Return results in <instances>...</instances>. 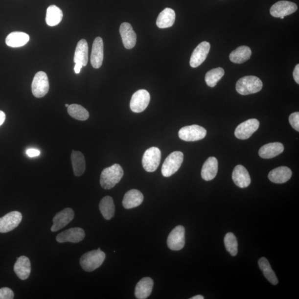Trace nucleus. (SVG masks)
Masks as SVG:
<instances>
[{"label":"nucleus","instance_id":"nucleus-1","mask_svg":"<svg viewBox=\"0 0 299 299\" xmlns=\"http://www.w3.org/2000/svg\"><path fill=\"white\" fill-rule=\"evenodd\" d=\"M123 175V169L119 164L105 168L100 175L101 186L105 189H110L120 182Z\"/></svg>","mask_w":299,"mask_h":299},{"label":"nucleus","instance_id":"nucleus-2","mask_svg":"<svg viewBox=\"0 0 299 299\" xmlns=\"http://www.w3.org/2000/svg\"><path fill=\"white\" fill-rule=\"evenodd\" d=\"M105 253L100 248L86 253L80 259V264L84 271L91 272L95 270L102 265L105 259Z\"/></svg>","mask_w":299,"mask_h":299},{"label":"nucleus","instance_id":"nucleus-3","mask_svg":"<svg viewBox=\"0 0 299 299\" xmlns=\"http://www.w3.org/2000/svg\"><path fill=\"white\" fill-rule=\"evenodd\" d=\"M262 81L257 77L253 75L239 79L235 86L238 93L243 95L256 93L262 90Z\"/></svg>","mask_w":299,"mask_h":299},{"label":"nucleus","instance_id":"nucleus-4","mask_svg":"<svg viewBox=\"0 0 299 299\" xmlns=\"http://www.w3.org/2000/svg\"><path fill=\"white\" fill-rule=\"evenodd\" d=\"M184 161V154L181 151H176L168 156L164 161L161 172L164 177L168 178L179 170Z\"/></svg>","mask_w":299,"mask_h":299},{"label":"nucleus","instance_id":"nucleus-5","mask_svg":"<svg viewBox=\"0 0 299 299\" xmlns=\"http://www.w3.org/2000/svg\"><path fill=\"white\" fill-rule=\"evenodd\" d=\"M161 151L157 147H151L147 149L143 155L142 166L147 172H154L157 170L161 161Z\"/></svg>","mask_w":299,"mask_h":299},{"label":"nucleus","instance_id":"nucleus-6","mask_svg":"<svg viewBox=\"0 0 299 299\" xmlns=\"http://www.w3.org/2000/svg\"><path fill=\"white\" fill-rule=\"evenodd\" d=\"M49 89V84L47 74L44 71L37 72L33 79L32 83V92L35 97L40 98L44 97L48 93Z\"/></svg>","mask_w":299,"mask_h":299},{"label":"nucleus","instance_id":"nucleus-7","mask_svg":"<svg viewBox=\"0 0 299 299\" xmlns=\"http://www.w3.org/2000/svg\"><path fill=\"white\" fill-rule=\"evenodd\" d=\"M206 135V130L198 125L184 126L179 132V137L181 139L186 141H196L203 139Z\"/></svg>","mask_w":299,"mask_h":299},{"label":"nucleus","instance_id":"nucleus-8","mask_svg":"<svg viewBox=\"0 0 299 299\" xmlns=\"http://www.w3.org/2000/svg\"><path fill=\"white\" fill-rule=\"evenodd\" d=\"M150 101L149 92L141 90L135 92L130 101V107L134 113H141L145 111Z\"/></svg>","mask_w":299,"mask_h":299},{"label":"nucleus","instance_id":"nucleus-9","mask_svg":"<svg viewBox=\"0 0 299 299\" xmlns=\"http://www.w3.org/2000/svg\"><path fill=\"white\" fill-rule=\"evenodd\" d=\"M22 220V214L18 211L11 212L0 218V233H5L13 230Z\"/></svg>","mask_w":299,"mask_h":299},{"label":"nucleus","instance_id":"nucleus-10","mask_svg":"<svg viewBox=\"0 0 299 299\" xmlns=\"http://www.w3.org/2000/svg\"><path fill=\"white\" fill-rule=\"evenodd\" d=\"M259 121L256 119H251L239 124L235 130V137L241 140L250 138L259 127Z\"/></svg>","mask_w":299,"mask_h":299},{"label":"nucleus","instance_id":"nucleus-11","mask_svg":"<svg viewBox=\"0 0 299 299\" xmlns=\"http://www.w3.org/2000/svg\"><path fill=\"white\" fill-rule=\"evenodd\" d=\"M167 246L171 250H182L185 244V230L183 226H178L171 231L168 235Z\"/></svg>","mask_w":299,"mask_h":299},{"label":"nucleus","instance_id":"nucleus-12","mask_svg":"<svg viewBox=\"0 0 299 299\" xmlns=\"http://www.w3.org/2000/svg\"><path fill=\"white\" fill-rule=\"evenodd\" d=\"M298 10L296 3L288 1L277 2L272 6L270 10L271 15L275 18L285 17L294 13Z\"/></svg>","mask_w":299,"mask_h":299},{"label":"nucleus","instance_id":"nucleus-13","mask_svg":"<svg viewBox=\"0 0 299 299\" xmlns=\"http://www.w3.org/2000/svg\"><path fill=\"white\" fill-rule=\"evenodd\" d=\"M85 237V232L82 229L75 227L62 231L59 234L56 240L58 243L66 242L79 243L83 241Z\"/></svg>","mask_w":299,"mask_h":299},{"label":"nucleus","instance_id":"nucleus-14","mask_svg":"<svg viewBox=\"0 0 299 299\" xmlns=\"http://www.w3.org/2000/svg\"><path fill=\"white\" fill-rule=\"evenodd\" d=\"M74 212L70 208H66L57 213L53 219V225L51 227V231H57L64 228L67 225L73 220Z\"/></svg>","mask_w":299,"mask_h":299},{"label":"nucleus","instance_id":"nucleus-15","mask_svg":"<svg viewBox=\"0 0 299 299\" xmlns=\"http://www.w3.org/2000/svg\"><path fill=\"white\" fill-rule=\"evenodd\" d=\"M210 46L207 42H202L197 46L192 54L189 64L192 68H196L202 65L207 58Z\"/></svg>","mask_w":299,"mask_h":299},{"label":"nucleus","instance_id":"nucleus-16","mask_svg":"<svg viewBox=\"0 0 299 299\" xmlns=\"http://www.w3.org/2000/svg\"><path fill=\"white\" fill-rule=\"evenodd\" d=\"M104 59V44L102 38L96 37L92 44L91 57V64L95 69L102 65Z\"/></svg>","mask_w":299,"mask_h":299},{"label":"nucleus","instance_id":"nucleus-17","mask_svg":"<svg viewBox=\"0 0 299 299\" xmlns=\"http://www.w3.org/2000/svg\"><path fill=\"white\" fill-rule=\"evenodd\" d=\"M119 31L124 47L128 49L133 48L136 45L137 37L132 25L127 23H122Z\"/></svg>","mask_w":299,"mask_h":299},{"label":"nucleus","instance_id":"nucleus-18","mask_svg":"<svg viewBox=\"0 0 299 299\" xmlns=\"http://www.w3.org/2000/svg\"><path fill=\"white\" fill-rule=\"evenodd\" d=\"M14 272L21 280L28 278L31 272V265L27 256H21L18 258L14 265Z\"/></svg>","mask_w":299,"mask_h":299},{"label":"nucleus","instance_id":"nucleus-19","mask_svg":"<svg viewBox=\"0 0 299 299\" xmlns=\"http://www.w3.org/2000/svg\"><path fill=\"white\" fill-rule=\"evenodd\" d=\"M233 182L240 188H246L251 183V177L246 168L239 165L234 168L232 174Z\"/></svg>","mask_w":299,"mask_h":299},{"label":"nucleus","instance_id":"nucleus-20","mask_svg":"<svg viewBox=\"0 0 299 299\" xmlns=\"http://www.w3.org/2000/svg\"><path fill=\"white\" fill-rule=\"evenodd\" d=\"M292 171L286 166L275 168L268 175V178L271 182L275 184H284L292 178Z\"/></svg>","mask_w":299,"mask_h":299},{"label":"nucleus","instance_id":"nucleus-21","mask_svg":"<svg viewBox=\"0 0 299 299\" xmlns=\"http://www.w3.org/2000/svg\"><path fill=\"white\" fill-rule=\"evenodd\" d=\"M154 281L149 277H143L138 282L135 290V296L138 299L148 298L152 292Z\"/></svg>","mask_w":299,"mask_h":299},{"label":"nucleus","instance_id":"nucleus-22","mask_svg":"<svg viewBox=\"0 0 299 299\" xmlns=\"http://www.w3.org/2000/svg\"><path fill=\"white\" fill-rule=\"evenodd\" d=\"M144 201L142 193L137 189L131 190L125 193L123 200V205L126 209H132L138 207Z\"/></svg>","mask_w":299,"mask_h":299},{"label":"nucleus","instance_id":"nucleus-23","mask_svg":"<svg viewBox=\"0 0 299 299\" xmlns=\"http://www.w3.org/2000/svg\"><path fill=\"white\" fill-rule=\"evenodd\" d=\"M284 147L280 142H276L264 145L259 150L260 157L272 159L283 152Z\"/></svg>","mask_w":299,"mask_h":299},{"label":"nucleus","instance_id":"nucleus-24","mask_svg":"<svg viewBox=\"0 0 299 299\" xmlns=\"http://www.w3.org/2000/svg\"><path fill=\"white\" fill-rule=\"evenodd\" d=\"M218 163L214 157L209 158L204 164L201 170V176L205 181H211L216 178L218 172Z\"/></svg>","mask_w":299,"mask_h":299},{"label":"nucleus","instance_id":"nucleus-25","mask_svg":"<svg viewBox=\"0 0 299 299\" xmlns=\"http://www.w3.org/2000/svg\"><path fill=\"white\" fill-rule=\"evenodd\" d=\"M29 41V36L27 33L23 32H11L6 39V44L12 48L23 47Z\"/></svg>","mask_w":299,"mask_h":299},{"label":"nucleus","instance_id":"nucleus-26","mask_svg":"<svg viewBox=\"0 0 299 299\" xmlns=\"http://www.w3.org/2000/svg\"><path fill=\"white\" fill-rule=\"evenodd\" d=\"M176 14L174 10L166 8L160 12L157 20V26L160 28L172 27L175 23Z\"/></svg>","mask_w":299,"mask_h":299},{"label":"nucleus","instance_id":"nucleus-27","mask_svg":"<svg viewBox=\"0 0 299 299\" xmlns=\"http://www.w3.org/2000/svg\"><path fill=\"white\" fill-rule=\"evenodd\" d=\"M74 174L75 176H82L86 171V160L83 154L80 151H73L71 154Z\"/></svg>","mask_w":299,"mask_h":299},{"label":"nucleus","instance_id":"nucleus-28","mask_svg":"<svg viewBox=\"0 0 299 299\" xmlns=\"http://www.w3.org/2000/svg\"><path fill=\"white\" fill-rule=\"evenodd\" d=\"M88 61V45L86 40H80L75 48L74 62L81 63L83 67L87 65Z\"/></svg>","mask_w":299,"mask_h":299},{"label":"nucleus","instance_id":"nucleus-29","mask_svg":"<svg viewBox=\"0 0 299 299\" xmlns=\"http://www.w3.org/2000/svg\"><path fill=\"white\" fill-rule=\"evenodd\" d=\"M252 56V50L248 46H240L236 49L231 52L230 55L231 62L236 64H242L246 62Z\"/></svg>","mask_w":299,"mask_h":299},{"label":"nucleus","instance_id":"nucleus-30","mask_svg":"<svg viewBox=\"0 0 299 299\" xmlns=\"http://www.w3.org/2000/svg\"><path fill=\"white\" fill-rule=\"evenodd\" d=\"M99 209L106 220H110L115 214V205L112 197L105 196L100 201Z\"/></svg>","mask_w":299,"mask_h":299},{"label":"nucleus","instance_id":"nucleus-31","mask_svg":"<svg viewBox=\"0 0 299 299\" xmlns=\"http://www.w3.org/2000/svg\"><path fill=\"white\" fill-rule=\"evenodd\" d=\"M63 12L56 5L49 6L46 13V23L49 26H55L60 23L63 19Z\"/></svg>","mask_w":299,"mask_h":299},{"label":"nucleus","instance_id":"nucleus-32","mask_svg":"<svg viewBox=\"0 0 299 299\" xmlns=\"http://www.w3.org/2000/svg\"><path fill=\"white\" fill-rule=\"evenodd\" d=\"M259 267L262 271L263 275L266 279L273 285H276L278 283L276 274L273 271L270 264L267 258L262 257L259 260Z\"/></svg>","mask_w":299,"mask_h":299},{"label":"nucleus","instance_id":"nucleus-33","mask_svg":"<svg viewBox=\"0 0 299 299\" xmlns=\"http://www.w3.org/2000/svg\"><path fill=\"white\" fill-rule=\"evenodd\" d=\"M67 111L70 116L78 120H86L90 117L89 112L81 105L76 104L69 105Z\"/></svg>","mask_w":299,"mask_h":299},{"label":"nucleus","instance_id":"nucleus-34","mask_svg":"<svg viewBox=\"0 0 299 299\" xmlns=\"http://www.w3.org/2000/svg\"><path fill=\"white\" fill-rule=\"evenodd\" d=\"M225 70L221 67L210 70L206 73L205 81L209 87H214L225 75Z\"/></svg>","mask_w":299,"mask_h":299},{"label":"nucleus","instance_id":"nucleus-35","mask_svg":"<svg viewBox=\"0 0 299 299\" xmlns=\"http://www.w3.org/2000/svg\"><path fill=\"white\" fill-rule=\"evenodd\" d=\"M225 244L226 250L231 256L237 255L238 253V242L235 235L228 233L225 237Z\"/></svg>","mask_w":299,"mask_h":299},{"label":"nucleus","instance_id":"nucleus-36","mask_svg":"<svg viewBox=\"0 0 299 299\" xmlns=\"http://www.w3.org/2000/svg\"><path fill=\"white\" fill-rule=\"evenodd\" d=\"M289 121L293 128L299 132V113L296 112L290 115Z\"/></svg>","mask_w":299,"mask_h":299},{"label":"nucleus","instance_id":"nucleus-37","mask_svg":"<svg viewBox=\"0 0 299 299\" xmlns=\"http://www.w3.org/2000/svg\"><path fill=\"white\" fill-rule=\"evenodd\" d=\"M14 298V293L8 288L0 289V299H12Z\"/></svg>","mask_w":299,"mask_h":299},{"label":"nucleus","instance_id":"nucleus-38","mask_svg":"<svg viewBox=\"0 0 299 299\" xmlns=\"http://www.w3.org/2000/svg\"><path fill=\"white\" fill-rule=\"evenodd\" d=\"M26 154L29 157L33 158L38 157L41 154L40 151L35 149H30L26 151Z\"/></svg>","mask_w":299,"mask_h":299},{"label":"nucleus","instance_id":"nucleus-39","mask_svg":"<svg viewBox=\"0 0 299 299\" xmlns=\"http://www.w3.org/2000/svg\"><path fill=\"white\" fill-rule=\"evenodd\" d=\"M293 77L295 80V81L296 82L297 84H299V65H297L296 67H295L294 70L293 71Z\"/></svg>","mask_w":299,"mask_h":299},{"label":"nucleus","instance_id":"nucleus-40","mask_svg":"<svg viewBox=\"0 0 299 299\" xmlns=\"http://www.w3.org/2000/svg\"><path fill=\"white\" fill-rule=\"evenodd\" d=\"M82 67L83 66L81 64V63H75L74 69L75 73L76 74H79L80 71H81Z\"/></svg>","mask_w":299,"mask_h":299},{"label":"nucleus","instance_id":"nucleus-41","mask_svg":"<svg viewBox=\"0 0 299 299\" xmlns=\"http://www.w3.org/2000/svg\"><path fill=\"white\" fill-rule=\"evenodd\" d=\"M5 113L2 111H0V126H1L3 124L4 122L5 121Z\"/></svg>","mask_w":299,"mask_h":299},{"label":"nucleus","instance_id":"nucleus-42","mask_svg":"<svg viewBox=\"0 0 299 299\" xmlns=\"http://www.w3.org/2000/svg\"><path fill=\"white\" fill-rule=\"evenodd\" d=\"M191 299H204V297L203 296H200V295H198V296L193 297Z\"/></svg>","mask_w":299,"mask_h":299},{"label":"nucleus","instance_id":"nucleus-43","mask_svg":"<svg viewBox=\"0 0 299 299\" xmlns=\"http://www.w3.org/2000/svg\"><path fill=\"white\" fill-rule=\"evenodd\" d=\"M66 107L68 108L69 107V105L68 104H66L65 105Z\"/></svg>","mask_w":299,"mask_h":299},{"label":"nucleus","instance_id":"nucleus-44","mask_svg":"<svg viewBox=\"0 0 299 299\" xmlns=\"http://www.w3.org/2000/svg\"><path fill=\"white\" fill-rule=\"evenodd\" d=\"M280 18L281 19H284V17L282 16V17H280Z\"/></svg>","mask_w":299,"mask_h":299}]
</instances>
